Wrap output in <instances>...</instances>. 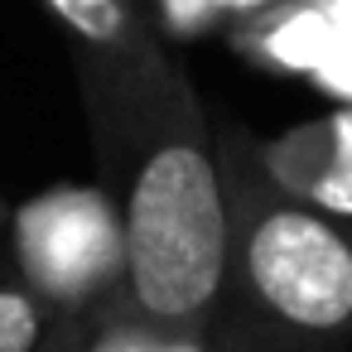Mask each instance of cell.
<instances>
[{
    "mask_svg": "<svg viewBox=\"0 0 352 352\" xmlns=\"http://www.w3.org/2000/svg\"><path fill=\"white\" fill-rule=\"evenodd\" d=\"M63 25L73 58H145L160 44L140 0H44Z\"/></svg>",
    "mask_w": 352,
    "mask_h": 352,
    "instance_id": "cell-6",
    "label": "cell"
},
{
    "mask_svg": "<svg viewBox=\"0 0 352 352\" xmlns=\"http://www.w3.org/2000/svg\"><path fill=\"white\" fill-rule=\"evenodd\" d=\"M217 352H222V347H217ZM251 352H256V347H251Z\"/></svg>",
    "mask_w": 352,
    "mask_h": 352,
    "instance_id": "cell-11",
    "label": "cell"
},
{
    "mask_svg": "<svg viewBox=\"0 0 352 352\" xmlns=\"http://www.w3.org/2000/svg\"><path fill=\"white\" fill-rule=\"evenodd\" d=\"M338 34L342 25L333 20L328 0H280V6L232 25V49L261 73L314 78V68L338 44Z\"/></svg>",
    "mask_w": 352,
    "mask_h": 352,
    "instance_id": "cell-4",
    "label": "cell"
},
{
    "mask_svg": "<svg viewBox=\"0 0 352 352\" xmlns=\"http://www.w3.org/2000/svg\"><path fill=\"white\" fill-rule=\"evenodd\" d=\"M54 352H217L212 328H179L140 314L121 294L63 323Z\"/></svg>",
    "mask_w": 352,
    "mask_h": 352,
    "instance_id": "cell-5",
    "label": "cell"
},
{
    "mask_svg": "<svg viewBox=\"0 0 352 352\" xmlns=\"http://www.w3.org/2000/svg\"><path fill=\"white\" fill-rule=\"evenodd\" d=\"M155 15L169 39H198L203 30H212L222 20L217 0H155Z\"/></svg>",
    "mask_w": 352,
    "mask_h": 352,
    "instance_id": "cell-8",
    "label": "cell"
},
{
    "mask_svg": "<svg viewBox=\"0 0 352 352\" xmlns=\"http://www.w3.org/2000/svg\"><path fill=\"white\" fill-rule=\"evenodd\" d=\"M270 6H280V0H217V15L246 20V15H261V10H270Z\"/></svg>",
    "mask_w": 352,
    "mask_h": 352,
    "instance_id": "cell-10",
    "label": "cell"
},
{
    "mask_svg": "<svg viewBox=\"0 0 352 352\" xmlns=\"http://www.w3.org/2000/svg\"><path fill=\"white\" fill-rule=\"evenodd\" d=\"M314 87H323L328 97H338L342 107H352V34H338V44L323 54V63L309 78Z\"/></svg>",
    "mask_w": 352,
    "mask_h": 352,
    "instance_id": "cell-9",
    "label": "cell"
},
{
    "mask_svg": "<svg viewBox=\"0 0 352 352\" xmlns=\"http://www.w3.org/2000/svg\"><path fill=\"white\" fill-rule=\"evenodd\" d=\"M20 280L58 314L78 318L126 285L121 217L107 188L58 184L34 193L10 217Z\"/></svg>",
    "mask_w": 352,
    "mask_h": 352,
    "instance_id": "cell-3",
    "label": "cell"
},
{
    "mask_svg": "<svg viewBox=\"0 0 352 352\" xmlns=\"http://www.w3.org/2000/svg\"><path fill=\"white\" fill-rule=\"evenodd\" d=\"M217 174L227 203V299L261 328L289 338H333L352 328V232L347 222L285 193L261 140L241 126L217 131Z\"/></svg>",
    "mask_w": 352,
    "mask_h": 352,
    "instance_id": "cell-2",
    "label": "cell"
},
{
    "mask_svg": "<svg viewBox=\"0 0 352 352\" xmlns=\"http://www.w3.org/2000/svg\"><path fill=\"white\" fill-rule=\"evenodd\" d=\"M78 73L121 217V299L160 323L212 328L227 309V203L198 92L169 49L78 58Z\"/></svg>",
    "mask_w": 352,
    "mask_h": 352,
    "instance_id": "cell-1",
    "label": "cell"
},
{
    "mask_svg": "<svg viewBox=\"0 0 352 352\" xmlns=\"http://www.w3.org/2000/svg\"><path fill=\"white\" fill-rule=\"evenodd\" d=\"M68 314L34 294L20 275L0 280V352H54Z\"/></svg>",
    "mask_w": 352,
    "mask_h": 352,
    "instance_id": "cell-7",
    "label": "cell"
}]
</instances>
